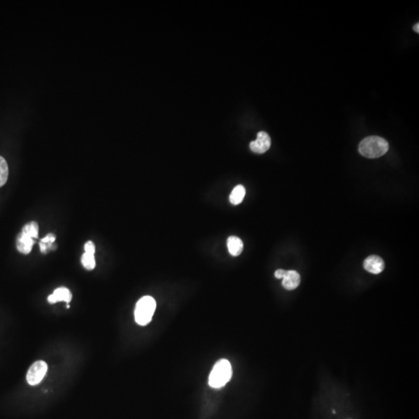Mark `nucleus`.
Wrapping results in <instances>:
<instances>
[{"label":"nucleus","mask_w":419,"mask_h":419,"mask_svg":"<svg viewBox=\"0 0 419 419\" xmlns=\"http://www.w3.org/2000/svg\"><path fill=\"white\" fill-rule=\"evenodd\" d=\"M48 371V365L42 360L35 362L29 369L26 374V381L31 386L40 384Z\"/></svg>","instance_id":"nucleus-4"},{"label":"nucleus","mask_w":419,"mask_h":419,"mask_svg":"<svg viewBox=\"0 0 419 419\" xmlns=\"http://www.w3.org/2000/svg\"><path fill=\"white\" fill-rule=\"evenodd\" d=\"M81 262L83 264V267L87 270H92L95 268L96 260L94 255L89 254V253H85L82 256L81 258Z\"/></svg>","instance_id":"nucleus-14"},{"label":"nucleus","mask_w":419,"mask_h":419,"mask_svg":"<svg viewBox=\"0 0 419 419\" xmlns=\"http://www.w3.org/2000/svg\"><path fill=\"white\" fill-rule=\"evenodd\" d=\"M33 238L29 234L22 231L21 233L18 235L16 240V248L18 251L23 254H29L31 252L32 248L34 244Z\"/></svg>","instance_id":"nucleus-7"},{"label":"nucleus","mask_w":419,"mask_h":419,"mask_svg":"<svg viewBox=\"0 0 419 419\" xmlns=\"http://www.w3.org/2000/svg\"><path fill=\"white\" fill-rule=\"evenodd\" d=\"M232 377V365L227 360H221L214 365L209 376V385L213 388H221L229 382Z\"/></svg>","instance_id":"nucleus-2"},{"label":"nucleus","mask_w":419,"mask_h":419,"mask_svg":"<svg viewBox=\"0 0 419 419\" xmlns=\"http://www.w3.org/2000/svg\"><path fill=\"white\" fill-rule=\"evenodd\" d=\"M286 271L284 270H277L275 272V277L277 279H282L286 274Z\"/></svg>","instance_id":"nucleus-17"},{"label":"nucleus","mask_w":419,"mask_h":419,"mask_svg":"<svg viewBox=\"0 0 419 419\" xmlns=\"http://www.w3.org/2000/svg\"><path fill=\"white\" fill-rule=\"evenodd\" d=\"M9 168L5 158L0 156V187L5 184L8 179Z\"/></svg>","instance_id":"nucleus-13"},{"label":"nucleus","mask_w":419,"mask_h":419,"mask_svg":"<svg viewBox=\"0 0 419 419\" xmlns=\"http://www.w3.org/2000/svg\"><path fill=\"white\" fill-rule=\"evenodd\" d=\"M414 30L416 33H419V23H416L414 26Z\"/></svg>","instance_id":"nucleus-18"},{"label":"nucleus","mask_w":419,"mask_h":419,"mask_svg":"<svg viewBox=\"0 0 419 419\" xmlns=\"http://www.w3.org/2000/svg\"><path fill=\"white\" fill-rule=\"evenodd\" d=\"M246 196V189L242 185H238L234 188L232 193L230 195V202L234 205L241 204Z\"/></svg>","instance_id":"nucleus-11"},{"label":"nucleus","mask_w":419,"mask_h":419,"mask_svg":"<svg viewBox=\"0 0 419 419\" xmlns=\"http://www.w3.org/2000/svg\"><path fill=\"white\" fill-rule=\"evenodd\" d=\"M228 249L232 256H239L243 251V242L236 236H231L228 239Z\"/></svg>","instance_id":"nucleus-10"},{"label":"nucleus","mask_w":419,"mask_h":419,"mask_svg":"<svg viewBox=\"0 0 419 419\" xmlns=\"http://www.w3.org/2000/svg\"><path fill=\"white\" fill-rule=\"evenodd\" d=\"M22 231L29 234L34 239L38 237L39 227L37 223L35 221H32V222L25 225Z\"/></svg>","instance_id":"nucleus-15"},{"label":"nucleus","mask_w":419,"mask_h":419,"mask_svg":"<svg viewBox=\"0 0 419 419\" xmlns=\"http://www.w3.org/2000/svg\"><path fill=\"white\" fill-rule=\"evenodd\" d=\"M55 235L54 234H48L47 236L41 239L40 242V251L43 253H46L49 249H53V244L55 242Z\"/></svg>","instance_id":"nucleus-12"},{"label":"nucleus","mask_w":419,"mask_h":419,"mask_svg":"<svg viewBox=\"0 0 419 419\" xmlns=\"http://www.w3.org/2000/svg\"><path fill=\"white\" fill-rule=\"evenodd\" d=\"M156 308V302L150 296H144L138 301L135 310V321L139 325L144 326L152 319Z\"/></svg>","instance_id":"nucleus-3"},{"label":"nucleus","mask_w":419,"mask_h":419,"mask_svg":"<svg viewBox=\"0 0 419 419\" xmlns=\"http://www.w3.org/2000/svg\"><path fill=\"white\" fill-rule=\"evenodd\" d=\"M363 267L370 274H379L384 271L385 263L380 256H370L365 260Z\"/></svg>","instance_id":"nucleus-6"},{"label":"nucleus","mask_w":419,"mask_h":419,"mask_svg":"<svg viewBox=\"0 0 419 419\" xmlns=\"http://www.w3.org/2000/svg\"><path fill=\"white\" fill-rule=\"evenodd\" d=\"M300 276L294 270L286 271L284 277L282 278V286L287 290L296 289L300 285Z\"/></svg>","instance_id":"nucleus-8"},{"label":"nucleus","mask_w":419,"mask_h":419,"mask_svg":"<svg viewBox=\"0 0 419 419\" xmlns=\"http://www.w3.org/2000/svg\"><path fill=\"white\" fill-rule=\"evenodd\" d=\"M72 299V293L68 288L59 287L55 289L54 293L48 296V300L50 303H55L58 301H65L67 303H69Z\"/></svg>","instance_id":"nucleus-9"},{"label":"nucleus","mask_w":419,"mask_h":419,"mask_svg":"<svg viewBox=\"0 0 419 419\" xmlns=\"http://www.w3.org/2000/svg\"><path fill=\"white\" fill-rule=\"evenodd\" d=\"M389 144L379 136H370L363 139L359 145V151L363 156L369 158H379L386 154Z\"/></svg>","instance_id":"nucleus-1"},{"label":"nucleus","mask_w":419,"mask_h":419,"mask_svg":"<svg viewBox=\"0 0 419 419\" xmlns=\"http://www.w3.org/2000/svg\"><path fill=\"white\" fill-rule=\"evenodd\" d=\"M95 245L93 244V242H91V241L86 242V245H85V253L94 255L95 254Z\"/></svg>","instance_id":"nucleus-16"},{"label":"nucleus","mask_w":419,"mask_h":419,"mask_svg":"<svg viewBox=\"0 0 419 419\" xmlns=\"http://www.w3.org/2000/svg\"><path fill=\"white\" fill-rule=\"evenodd\" d=\"M271 146V139L270 135L267 132H259L257 135V139L253 140L249 144L250 149L255 153L263 154L270 149Z\"/></svg>","instance_id":"nucleus-5"}]
</instances>
